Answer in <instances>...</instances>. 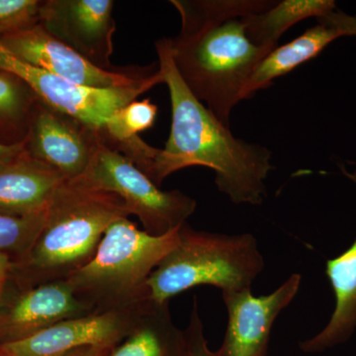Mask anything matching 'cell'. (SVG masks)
<instances>
[{
	"label": "cell",
	"instance_id": "cell-1",
	"mask_svg": "<svg viewBox=\"0 0 356 356\" xmlns=\"http://www.w3.org/2000/svg\"><path fill=\"white\" fill-rule=\"evenodd\" d=\"M271 0H172L181 19L170 38L173 63L184 83L229 127L233 109L255 67L274 49L252 43L245 17L274 6Z\"/></svg>",
	"mask_w": 356,
	"mask_h": 356
},
{
	"label": "cell",
	"instance_id": "cell-2",
	"mask_svg": "<svg viewBox=\"0 0 356 356\" xmlns=\"http://www.w3.org/2000/svg\"><path fill=\"white\" fill-rule=\"evenodd\" d=\"M154 46L172 103L170 137L161 149V179L189 166H205L215 172L217 188L232 202L261 205L267 196L273 153L236 138L192 95L173 63L170 38L159 39Z\"/></svg>",
	"mask_w": 356,
	"mask_h": 356
},
{
	"label": "cell",
	"instance_id": "cell-3",
	"mask_svg": "<svg viewBox=\"0 0 356 356\" xmlns=\"http://www.w3.org/2000/svg\"><path fill=\"white\" fill-rule=\"evenodd\" d=\"M131 216L118 195L65 180L46 210L43 229L27 254L13 262L8 284L28 288L65 280L95 254L110 225Z\"/></svg>",
	"mask_w": 356,
	"mask_h": 356
},
{
	"label": "cell",
	"instance_id": "cell-4",
	"mask_svg": "<svg viewBox=\"0 0 356 356\" xmlns=\"http://www.w3.org/2000/svg\"><path fill=\"white\" fill-rule=\"evenodd\" d=\"M179 240L147 282L149 296L159 304L200 285L222 293L252 289L264 268V259L252 234L195 231L187 222L178 229Z\"/></svg>",
	"mask_w": 356,
	"mask_h": 356
},
{
	"label": "cell",
	"instance_id": "cell-5",
	"mask_svg": "<svg viewBox=\"0 0 356 356\" xmlns=\"http://www.w3.org/2000/svg\"><path fill=\"white\" fill-rule=\"evenodd\" d=\"M178 229L153 236L128 218L117 220L105 232L92 259L65 280L95 310L134 305L151 297L147 280L177 247Z\"/></svg>",
	"mask_w": 356,
	"mask_h": 356
},
{
	"label": "cell",
	"instance_id": "cell-6",
	"mask_svg": "<svg viewBox=\"0 0 356 356\" xmlns=\"http://www.w3.org/2000/svg\"><path fill=\"white\" fill-rule=\"evenodd\" d=\"M79 178L93 188L118 195L149 235L163 236L179 229L197 205L184 192L161 191L123 154L105 144L104 140Z\"/></svg>",
	"mask_w": 356,
	"mask_h": 356
},
{
	"label": "cell",
	"instance_id": "cell-7",
	"mask_svg": "<svg viewBox=\"0 0 356 356\" xmlns=\"http://www.w3.org/2000/svg\"><path fill=\"white\" fill-rule=\"evenodd\" d=\"M0 44L26 64L79 84L95 88H133L149 83H165L159 65L151 67L100 69L51 36L41 25L0 37Z\"/></svg>",
	"mask_w": 356,
	"mask_h": 356
},
{
	"label": "cell",
	"instance_id": "cell-8",
	"mask_svg": "<svg viewBox=\"0 0 356 356\" xmlns=\"http://www.w3.org/2000/svg\"><path fill=\"white\" fill-rule=\"evenodd\" d=\"M0 70L22 79L44 104L96 131H104L110 117L151 90L156 83L133 88H95L79 86L18 60L0 44Z\"/></svg>",
	"mask_w": 356,
	"mask_h": 356
},
{
	"label": "cell",
	"instance_id": "cell-9",
	"mask_svg": "<svg viewBox=\"0 0 356 356\" xmlns=\"http://www.w3.org/2000/svg\"><path fill=\"white\" fill-rule=\"evenodd\" d=\"M151 297L134 305L96 310L19 341L0 343V356H63L83 348H113L128 336Z\"/></svg>",
	"mask_w": 356,
	"mask_h": 356
},
{
	"label": "cell",
	"instance_id": "cell-10",
	"mask_svg": "<svg viewBox=\"0 0 356 356\" xmlns=\"http://www.w3.org/2000/svg\"><path fill=\"white\" fill-rule=\"evenodd\" d=\"M112 0H44L39 24L51 36L102 70L111 64L116 24Z\"/></svg>",
	"mask_w": 356,
	"mask_h": 356
},
{
	"label": "cell",
	"instance_id": "cell-11",
	"mask_svg": "<svg viewBox=\"0 0 356 356\" xmlns=\"http://www.w3.org/2000/svg\"><path fill=\"white\" fill-rule=\"evenodd\" d=\"M102 133L39 99L24 140L25 152L65 180L77 179L90 165Z\"/></svg>",
	"mask_w": 356,
	"mask_h": 356
},
{
	"label": "cell",
	"instance_id": "cell-12",
	"mask_svg": "<svg viewBox=\"0 0 356 356\" xmlns=\"http://www.w3.org/2000/svg\"><path fill=\"white\" fill-rule=\"evenodd\" d=\"M96 311L67 280L17 288L7 282L0 308V343L19 341L63 321Z\"/></svg>",
	"mask_w": 356,
	"mask_h": 356
},
{
	"label": "cell",
	"instance_id": "cell-13",
	"mask_svg": "<svg viewBox=\"0 0 356 356\" xmlns=\"http://www.w3.org/2000/svg\"><path fill=\"white\" fill-rule=\"evenodd\" d=\"M302 276L292 274L277 289L255 297L250 290L222 293L228 325L216 356H266L271 330L281 312L294 300Z\"/></svg>",
	"mask_w": 356,
	"mask_h": 356
},
{
	"label": "cell",
	"instance_id": "cell-14",
	"mask_svg": "<svg viewBox=\"0 0 356 356\" xmlns=\"http://www.w3.org/2000/svg\"><path fill=\"white\" fill-rule=\"evenodd\" d=\"M65 180L60 173L26 152L0 163V216L42 214Z\"/></svg>",
	"mask_w": 356,
	"mask_h": 356
},
{
	"label": "cell",
	"instance_id": "cell-15",
	"mask_svg": "<svg viewBox=\"0 0 356 356\" xmlns=\"http://www.w3.org/2000/svg\"><path fill=\"white\" fill-rule=\"evenodd\" d=\"M341 170L356 184V170ZM325 275L331 283L336 306L329 323L315 337L300 343L306 353H321L346 343L356 331V238L339 257L325 264Z\"/></svg>",
	"mask_w": 356,
	"mask_h": 356
},
{
	"label": "cell",
	"instance_id": "cell-16",
	"mask_svg": "<svg viewBox=\"0 0 356 356\" xmlns=\"http://www.w3.org/2000/svg\"><path fill=\"white\" fill-rule=\"evenodd\" d=\"M109 356H187L185 332L173 324L168 303L151 299Z\"/></svg>",
	"mask_w": 356,
	"mask_h": 356
},
{
	"label": "cell",
	"instance_id": "cell-17",
	"mask_svg": "<svg viewBox=\"0 0 356 356\" xmlns=\"http://www.w3.org/2000/svg\"><path fill=\"white\" fill-rule=\"evenodd\" d=\"M339 37L343 36L337 29L318 23L289 43L276 47L255 67L243 88L242 100L248 99L257 91L268 88L274 79L317 57L327 44Z\"/></svg>",
	"mask_w": 356,
	"mask_h": 356
},
{
	"label": "cell",
	"instance_id": "cell-18",
	"mask_svg": "<svg viewBox=\"0 0 356 356\" xmlns=\"http://www.w3.org/2000/svg\"><path fill=\"white\" fill-rule=\"evenodd\" d=\"M336 10L332 0H282L261 13L245 17V32L252 43L275 49L283 34L293 25L310 17H323Z\"/></svg>",
	"mask_w": 356,
	"mask_h": 356
},
{
	"label": "cell",
	"instance_id": "cell-19",
	"mask_svg": "<svg viewBox=\"0 0 356 356\" xmlns=\"http://www.w3.org/2000/svg\"><path fill=\"white\" fill-rule=\"evenodd\" d=\"M38 96L22 79L0 70V143L24 142Z\"/></svg>",
	"mask_w": 356,
	"mask_h": 356
},
{
	"label": "cell",
	"instance_id": "cell-20",
	"mask_svg": "<svg viewBox=\"0 0 356 356\" xmlns=\"http://www.w3.org/2000/svg\"><path fill=\"white\" fill-rule=\"evenodd\" d=\"M158 111V106L149 99L128 103L107 120L103 140L106 143L124 142L137 137L153 127Z\"/></svg>",
	"mask_w": 356,
	"mask_h": 356
},
{
	"label": "cell",
	"instance_id": "cell-21",
	"mask_svg": "<svg viewBox=\"0 0 356 356\" xmlns=\"http://www.w3.org/2000/svg\"><path fill=\"white\" fill-rule=\"evenodd\" d=\"M46 211L36 216H0V254L8 255L13 262L27 254L43 229Z\"/></svg>",
	"mask_w": 356,
	"mask_h": 356
},
{
	"label": "cell",
	"instance_id": "cell-22",
	"mask_svg": "<svg viewBox=\"0 0 356 356\" xmlns=\"http://www.w3.org/2000/svg\"><path fill=\"white\" fill-rule=\"evenodd\" d=\"M41 0H0V37L39 23Z\"/></svg>",
	"mask_w": 356,
	"mask_h": 356
},
{
	"label": "cell",
	"instance_id": "cell-23",
	"mask_svg": "<svg viewBox=\"0 0 356 356\" xmlns=\"http://www.w3.org/2000/svg\"><path fill=\"white\" fill-rule=\"evenodd\" d=\"M184 332L186 337L187 356H216L208 346L207 339L204 334L196 297L194 298L188 327Z\"/></svg>",
	"mask_w": 356,
	"mask_h": 356
},
{
	"label": "cell",
	"instance_id": "cell-24",
	"mask_svg": "<svg viewBox=\"0 0 356 356\" xmlns=\"http://www.w3.org/2000/svg\"><path fill=\"white\" fill-rule=\"evenodd\" d=\"M318 23L331 26L341 33V36H356V17L334 10L318 18Z\"/></svg>",
	"mask_w": 356,
	"mask_h": 356
},
{
	"label": "cell",
	"instance_id": "cell-25",
	"mask_svg": "<svg viewBox=\"0 0 356 356\" xmlns=\"http://www.w3.org/2000/svg\"><path fill=\"white\" fill-rule=\"evenodd\" d=\"M11 267H13V259L8 255L0 254V308H1L7 282L10 276Z\"/></svg>",
	"mask_w": 356,
	"mask_h": 356
},
{
	"label": "cell",
	"instance_id": "cell-26",
	"mask_svg": "<svg viewBox=\"0 0 356 356\" xmlns=\"http://www.w3.org/2000/svg\"><path fill=\"white\" fill-rule=\"evenodd\" d=\"M24 152V142L15 145H4L0 143V163L16 159Z\"/></svg>",
	"mask_w": 356,
	"mask_h": 356
},
{
	"label": "cell",
	"instance_id": "cell-27",
	"mask_svg": "<svg viewBox=\"0 0 356 356\" xmlns=\"http://www.w3.org/2000/svg\"><path fill=\"white\" fill-rule=\"evenodd\" d=\"M112 348H83L67 353L63 356H109Z\"/></svg>",
	"mask_w": 356,
	"mask_h": 356
}]
</instances>
